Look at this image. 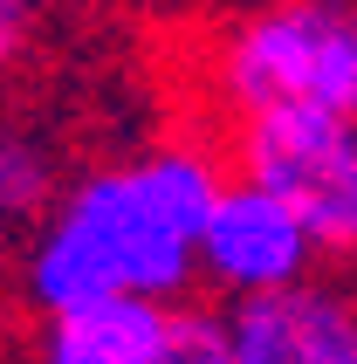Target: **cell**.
I'll list each match as a JSON object with an SVG mask.
<instances>
[{
	"mask_svg": "<svg viewBox=\"0 0 357 364\" xmlns=\"http://www.w3.org/2000/svg\"><path fill=\"white\" fill-rule=\"evenodd\" d=\"M186 364H227V358H220V344H206V350H193Z\"/></svg>",
	"mask_w": 357,
	"mask_h": 364,
	"instance_id": "9",
	"label": "cell"
},
{
	"mask_svg": "<svg viewBox=\"0 0 357 364\" xmlns=\"http://www.w3.org/2000/svg\"><path fill=\"white\" fill-rule=\"evenodd\" d=\"M309 275H323V255L302 234V220L261 186L227 179L220 206L206 213V234H199V289H213L227 309L255 303V296H282Z\"/></svg>",
	"mask_w": 357,
	"mask_h": 364,
	"instance_id": "4",
	"label": "cell"
},
{
	"mask_svg": "<svg viewBox=\"0 0 357 364\" xmlns=\"http://www.w3.org/2000/svg\"><path fill=\"white\" fill-rule=\"evenodd\" d=\"M227 364H357V282L323 268L309 282L213 309Z\"/></svg>",
	"mask_w": 357,
	"mask_h": 364,
	"instance_id": "5",
	"label": "cell"
},
{
	"mask_svg": "<svg viewBox=\"0 0 357 364\" xmlns=\"http://www.w3.org/2000/svg\"><path fill=\"white\" fill-rule=\"evenodd\" d=\"M199 131L261 117H351L357 124V7L268 0L234 7L193 35Z\"/></svg>",
	"mask_w": 357,
	"mask_h": 364,
	"instance_id": "2",
	"label": "cell"
},
{
	"mask_svg": "<svg viewBox=\"0 0 357 364\" xmlns=\"http://www.w3.org/2000/svg\"><path fill=\"white\" fill-rule=\"evenodd\" d=\"M213 344V316L186 303H82L35 316V364H186Z\"/></svg>",
	"mask_w": 357,
	"mask_h": 364,
	"instance_id": "6",
	"label": "cell"
},
{
	"mask_svg": "<svg viewBox=\"0 0 357 364\" xmlns=\"http://www.w3.org/2000/svg\"><path fill=\"white\" fill-rule=\"evenodd\" d=\"M35 28H41V14H35V7H21V0H0V69L28 55Z\"/></svg>",
	"mask_w": 357,
	"mask_h": 364,
	"instance_id": "8",
	"label": "cell"
},
{
	"mask_svg": "<svg viewBox=\"0 0 357 364\" xmlns=\"http://www.w3.org/2000/svg\"><path fill=\"white\" fill-rule=\"evenodd\" d=\"M227 172L261 186L302 220L323 268L357 282V124L351 117H261L220 131Z\"/></svg>",
	"mask_w": 357,
	"mask_h": 364,
	"instance_id": "3",
	"label": "cell"
},
{
	"mask_svg": "<svg viewBox=\"0 0 357 364\" xmlns=\"http://www.w3.org/2000/svg\"><path fill=\"white\" fill-rule=\"evenodd\" d=\"M213 131H172L138 159L69 172L48 220L21 241V296L35 316L82 303H186L199 289V234L227 193Z\"/></svg>",
	"mask_w": 357,
	"mask_h": 364,
	"instance_id": "1",
	"label": "cell"
},
{
	"mask_svg": "<svg viewBox=\"0 0 357 364\" xmlns=\"http://www.w3.org/2000/svg\"><path fill=\"white\" fill-rule=\"evenodd\" d=\"M62 186L69 172H62L55 138L28 117H0V234L28 241L48 220V206L62 200Z\"/></svg>",
	"mask_w": 357,
	"mask_h": 364,
	"instance_id": "7",
	"label": "cell"
}]
</instances>
